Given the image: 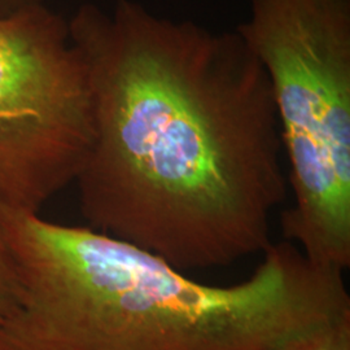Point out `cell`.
<instances>
[{
	"mask_svg": "<svg viewBox=\"0 0 350 350\" xmlns=\"http://www.w3.org/2000/svg\"><path fill=\"white\" fill-rule=\"evenodd\" d=\"M20 299V284L11 256L0 238V323L16 310Z\"/></svg>",
	"mask_w": 350,
	"mask_h": 350,
	"instance_id": "5",
	"label": "cell"
},
{
	"mask_svg": "<svg viewBox=\"0 0 350 350\" xmlns=\"http://www.w3.org/2000/svg\"><path fill=\"white\" fill-rule=\"evenodd\" d=\"M88 69L94 137L75 182L88 227L176 269L263 253L284 201L275 101L238 31L134 0L68 21Z\"/></svg>",
	"mask_w": 350,
	"mask_h": 350,
	"instance_id": "1",
	"label": "cell"
},
{
	"mask_svg": "<svg viewBox=\"0 0 350 350\" xmlns=\"http://www.w3.org/2000/svg\"><path fill=\"white\" fill-rule=\"evenodd\" d=\"M20 284L0 350H286L350 319L344 273L282 240L245 280L212 286L91 227L0 204Z\"/></svg>",
	"mask_w": 350,
	"mask_h": 350,
	"instance_id": "2",
	"label": "cell"
},
{
	"mask_svg": "<svg viewBox=\"0 0 350 350\" xmlns=\"http://www.w3.org/2000/svg\"><path fill=\"white\" fill-rule=\"evenodd\" d=\"M88 69L44 0L0 17V204L39 212L92 144Z\"/></svg>",
	"mask_w": 350,
	"mask_h": 350,
	"instance_id": "4",
	"label": "cell"
},
{
	"mask_svg": "<svg viewBox=\"0 0 350 350\" xmlns=\"http://www.w3.org/2000/svg\"><path fill=\"white\" fill-rule=\"evenodd\" d=\"M286 350H350V319L301 340Z\"/></svg>",
	"mask_w": 350,
	"mask_h": 350,
	"instance_id": "6",
	"label": "cell"
},
{
	"mask_svg": "<svg viewBox=\"0 0 350 350\" xmlns=\"http://www.w3.org/2000/svg\"><path fill=\"white\" fill-rule=\"evenodd\" d=\"M36 0H0V17H5L33 4Z\"/></svg>",
	"mask_w": 350,
	"mask_h": 350,
	"instance_id": "7",
	"label": "cell"
},
{
	"mask_svg": "<svg viewBox=\"0 0 350 350\" xmlns=\"http://www.w3.org/2000/svg\"><path fill=\"white\" fill-rule=\"evenodd\" d=\"M239 34L269 77L293 204L284 240L350 265V0H250Z\"/></svg>",
	"mask_w": 350,
	"mask_h": 350,
	"instance_id": "3",
	"label": "cell"
}]
</instances>
